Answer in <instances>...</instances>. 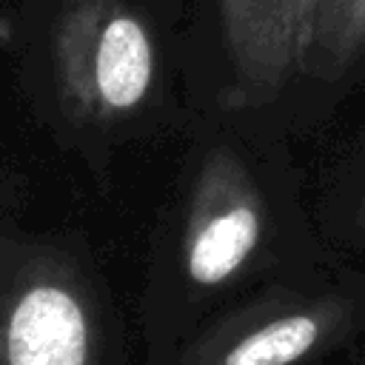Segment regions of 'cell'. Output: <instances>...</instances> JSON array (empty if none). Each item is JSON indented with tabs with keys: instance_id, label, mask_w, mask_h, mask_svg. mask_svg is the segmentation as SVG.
Here are the masks:
<instances>
[{
	"instance_id": "obj_6",
	"label": "cell",
	"mask_w": 365,
	"mask_h": 365,
	"mask_svg": "<svg viewBox=\"0 0 365 365\" xmlns=\"http://www.w3.org/2000/svg\"><path fill=\"white\" fill-rule=\"evenodd\" d=\"M314 225L348 259H365V117L322 174Z\"/></svg>"
},
{
	"instance_id": "obj_5",
	"label": "cell",
	"mask_w": 365,
	"mask_h": 365,
	"mask_svg": "<svg viewBox=\"0 0 365 365\" xmlns=\"http://www.w3.org/2000/svg\"><path fill=\"white\" fill-rule=\"evenodd\" d=\"M240 106L262 108L297 80L291 0H217Z\"/></svg>"
},
{
	"instance_id": "obj_1",
	"label": "cell",
	"mask_w": 365,
	"mask_h": 365,
	"mask_svg": "<svg viewBox=\"0 0 365 365\" xmlns=\"http://www.w3.org/2000/svg\"><path fill=\"white\" fill-rule=\"evenodd\" d=\"M365 336V268L331 254L214 319L180 365H319Z\"/></svg>"
},
{
	"instance_id": "obj_2",
	"label": "cell",
	"mask_w": 365,
	"mask_h": 365,
	"mask_svg": "<svg viewBox=\"0 0 365 365\" xmlns=\"http://www.w3.org/2000/svg\"><path fill=\"white\" fill-rule=\"evenodd\" d=\"M180 265L197 291H222L265 268H305L285 262L282 217L259 168L234 143L214 145L191 180Z\"/></svg>"
},
{
	"instance_id": "obj_10",
	"label": "cell",
	"mask_w": 365,
	"mask_h": 365,
	"mask_svg": "<svg viewBox=\"0 0 365 365\" xmlns=\"http://www.w3.org/2000/svg\"><path fill=\"white\" fill-rule=\"evenodd\" d=\"M356 365H365V354H362V356H359V359H356Z\"/></svg>"
},
{
	"instance_id": "obj_3",
	"label": "cell",
	"mask_w": 365,
	"mask_h": 365,
	"mask_svg": "<svg viewBox=\"0 0 365 365\" xmlns=\"http://www.w3.org/2000/svg\"><path fill=\"white\" fill-rule=\"evenodd\" d=\"M54 86L86 123H114L140 111L157 83V46L125 0H66L51 40Z\"/></svg>"
},
{
	"instance_id": "obj_9",
	"label": "cell",
	"mask_w": 365,
	"mask_h": 365,
	"mask_svg": "<svg viewBox=\"0 0 365 365\" xmlns=\"http://www.w3.org/2000/svg\"><path fill=\"white\" fill-rule=\"evenodd\" d=\"M3 251H6V242H3V240H0V279H3V277H6V274H9V268H11V265H9V262H6V257H3Z\"/></svg>"
},
{
	"instance_id": "obj_7",
	"label": "cell",
	"mask_w": 365,
	"mask_h": 365,
	"mask_svg": "<svg viewBox=\"0 0 365 365\" xmlns=\"http://www.w3.org/2000/svg\"><path fill=\"white\" fill-rule=\"evenodd\" d=\"M365 66V0H317L311 43L297 80L348 88Z\"/></svg>"
},
{
	"instance_id": "obj_4",
	"label": "cell",
	"mask_w": 365,
	"mask_h": 365,
	"mask_svg": "<svg viewBox=\"0 0 365 365\" xmlns=\"http://www.w3.org/2000/svg\"><path fill=\"white\" fill-rule=\"evenodd\" d=\"M0 365H100L88 288L60 259H29L0 279Z\"/></svg>"
},
{
	"instance_id": "obj_8",
	"label": "cell",
	"mask_w": 365,
	"mask_h": 365,
	"mask_svg": "<svg viewBox=\"0 0 365 365\" xmlns=\"http://www.w3.org/2000/svg\"><path fill=\"white\" fill-rule=\"evenodd\" d=\"M294 3V37H297V77L311 43L314 31V14H317V0H291Z\"/></svg>"
}]
</instances>
